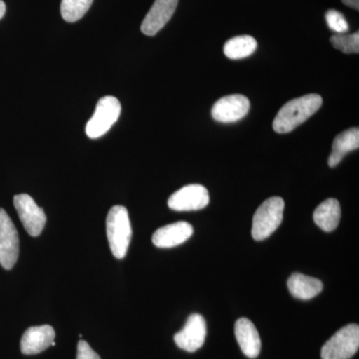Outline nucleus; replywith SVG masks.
<instances>
[{
    "label": "nucleus",
    "instance_id": "nucleus-19",
    "mask_svg": "<svg viewBox=\"0 0 359 359\" xmlns=\"http://www.w3.org/2000/svg\"><path fill=\"white\" fill-rule=\"evenodd\" d=\"M93 0H62L60 11L63 20L67 22H76L89 11Z\"/></svg>",
    "mask_w": 359,
    "mask_h": 359
},
{
    "label": "nucleus",
    "instance_id": "nucleus-14",
    "mask_svg": "<svg viewBox=\"0 0 359 359\" xmlns=\"http://www.w3.org/2000/svg\"><path fill=\"white\" fill-rule=\"evenodd\" d=\"M235 335L238 346L247 358H257L261 353L262 341L254 323L242 318L235 325Z\"/></svg>",
    "mask_w": 359,
    "mask_h": 359
},
{
    "label": "nucleus",
    "instance_id": "nucleus-12",
    "mask_svg": "<svg viewBox=\"0 0 359 359\" xmlns=\"http://www.w3.org/2000/svg\"><path fill=\"white\" fill-rule=\"evenodd\" d=\"M54 339H55V332L50 325L29 327L26 330L21 339V353L25 355L42 353L48 347L55 346Z\"/></svg>",
    "mask_w": 359,
    "mask_h": 359
},
{
    "label": "nucleus",
    "instance_id": "nucleus-5",
    "mask_svg": "<svg viewBox=\"0 0 359 359\" xmlns=\"http://www.w3.org/2000/svg\"><path fill=\"white\" fill-rule=\"evenodd\" d=\"M121 114V104L114 96H105L98 101L95 112L86 125L89 138L97 139L107 133Z\"/></svg>",
    "mask_w": 359,
    "mask_h": 359
},
{
    "label": "nucleus",
    "instance_id": "nucleus-21",
    "mask_svg": "<svg viewBox=\"0 0 359 359\" xmlns=\"http://www.w3.org/2000/svg\"><path fill=\"white\" fill-rule=\"evenodd\" d=\"M325 20H327L328 27L337 34H342V33L348 32V23H347L344 14L339 13V11L330 9L325 13Z\"/></svg>",
    "mask_w": 359,
    "mask_h": 359
},
{
    "label": "nucleus",
    "instance_id": "nucleus-22",
    "mask_svg": "<svg viewBox=\"0 0 359 359\" xmlns=\"http://www.w3.org/2000/svg\"><path fill=\"white\" fill-rule=\"evenodd\" d=\"M76 359H101L100 356L92 349V347L84 340H80L77 346Z\"/></svg>",
    "mask_w": 359,
    "mask_h": 359
},
{
    "label": "nucleus",
    "instance_id": "nucleus-8",
    "mask_svg": "<svg viewBox=\"0 0 359 359\" xmlns=\"http://www.w3.org/2000/svg\"><path fill=\"white\" fill-rule=\"evenodd\" d=\"M210 203L209 192L205 187L192 184L183 187L168 200L170 209L178 212L198 211Z\"/></svg>",
    "mask_w": 359,
    "mask_h": 359
},
{
    "label": "nucleus",
    "instance_id": "nucleus-1",
    "mask_svg": "<svg viewBox=\"0 0 359 359\" xmlns=\"http://www.w3.org/2000/svg\"><path fill=\"white\" fill-rule=\"evenodd\" d=\"M323 105V98L318 94H308L290 100L280 108L273 123L276 133H290L306 122Z\"/></svg>",
    "mask_w": 359,
    "mask_h": 359
},
{
    "label": "nucleus",
    "instance_id": "nucleus-13",
    "mask_svg": "<svg viewBox=\"0 0 359 359\" xmlns=\"http://www.w3.org/2000/svg\"><path fill=\"white\" fill-rule=\"evenodd\" d=\"M193 226L187 222L167 224L163 228L158 229L153 235V244L158 248L168 249L182 245L192 237Z\"/></svg>",
    "mask_w": 359,
    "mask_h": 359
},
{
    "label": "nucleus",
    "instance_id": "nucleus-10",
    "mask_svg": "<svg viewBox=\"0 0 359 359\" xmlns=\"http://www.w3.org/2000/svg\"><path fill=\"white\" fill-rule=\"evenodd\" d=\"M250 100L241 94L224 96L215 103L212 116L216 121L233 123L243 119L249 113Z\"/></svg>",
    "mask_w": 359,
    "mask_h": 359
},
{
    "label": "nucleus",
    "instance_id": "nucleus-6",
    "mask_svg": "<svg viewBox=\"0 0 359 359\" xmlns=\"http://www.w3.org/2000/svg\"><path fill=\"white\" fill-rule=\"evenodd\" d=\"M20 255V238L18 230L7 212L0 208V264L11 269Z\"/></svg>",
    "mask_w": 359,
    "mask_h": 359
},
{
    "label": "nucleus",
    "instance_id": "nucleus-18",
    "mask_svg": "<svg viewBox=\"0 0 359 359\" xmlns=\"http://www.w3.org/2000/svg\"><path fill=\"white\" fill-rule=\"evenodd\" d=\"M257 43L254 37L250 35H241L233 37L226 42L224 46V53L226 57L238 60L249 57L256 51Z\"/></svg>",
    "mask_w": 359,
    "mask_h": 359
},
{
    "label": "nucleus",
    "instance_id": "nucleus-9",
    "mask_svg": "<svg viewBox=\"0 0 359 359\" xmlns=\"http://www.w3.org/2000/svg\"><path fill=\"white\" fill-rule=\"evenodd\" d=\"M205 334V318L201 314L193 313L189 316L183 330L175 334L174 340L180 348L188 353H195L204 346Z\"/></svg>",
    "mask_w": 359,
    "mask_h": 359
},
{
    "label": "nucleus",
    "instance_id": "nucleus-3",
    "mask_svg": "<svg viewBox=\"0 0 359 359\" xmlns=\"http://www.w3.org/2000/svg\"><path fill=\"white\" fill-rule=\"evenodd\" d=\"M285 201L280 197H271L257 208L252 219V236L254 240L268 238L280 226L283 219Z\"/></svg>",
    "mask_w": 359,
    "mask_h": 359
},
{
    "label": "nucleus",
    "instance_id": "nucleus-16",
    "mask_svg": "<svg viewBox=\"0 0 359 359\" xmlns=\"http://www.w3.org/2000/svg\"><path fill=\"white\" fill-rule=\"evenodd\" d=\"M359 147V129L353 127L335 137L332 144V152L328 158V166H337L344 156Z\"/></svg>",
    "mask_w": 359,
    "mask_h": 359
},
{
    "label": "nucleus",
    "instance_id": "nucleus-17",
    "mask_svg": "<svg viewBox=\"0 0 359 359\" xmlns=\"http://www.w3.org/2000/svg\"><path fill=\"white\" fill-rule=\"evenodd\" d=\"M341 209L339 201L330 198L321 203L313 212L314 223L318 224L321 230L327 231H334L339 226Z\"/></svg>",
    "mask_w": 359,
    "mask_h": 359
},
{
    "label": "nucleus",
    "instance_id": "nucleus-7",
    "mask_svg": "<svg viewBox=\"0 0 359 359\" xmlns=\"http://www.w3.org/2000/svg\"><path fill=\"white\" fill-rule=\"evenodd\" d=\"M14 207L21 223L32 237H39L46 224V215L27 194L14 196Z\"/></svg>",
    "mask_w": 359,
    "mask_h": 359
},
{
    "label": "nucleus",
    "instance_id": "nucleus-15",
    "mask_svg": "<svg viewBox=\"0 0 359 359\" xmlns=\"http://www.w3.org/2000/svg\"><path fill=\"white\" fill-rule=\"evenodd\" d=\"M287 287L290 294L297 299L308 301L320 294L323 285L320 280L313 276L294 273L287 280Z\"/></svg>",
    "mask_w": 359,
    "mask_h": 359
},
{
    "label": "nucleus",
    "instance_id": "nucleus-4",
    "mask_svg": "<svg viewBox=\"0 0 359 359\" xmlns=\"http://www.w3.org/2000/svg\"><path fill=\"white\" fill-rule=\"evenodd\" d=\"M359 327L348 325L340 328L321 348V359H351L358 353Z\"/></svg>",
    "mask_w": 359,
    "mask_h": 359
},
{
    "label": "nucleus",
    "instance_id": "nucleus-23",
    "mask_svg": "<svg viewBox=\"0 0 359 359\" xmlns=\"http://www.w3.org/2000/svg\"><path fill=\"white\" fill-rule=\"evenodd\" d=\"M346 6L351 7V8L359 9V0H341Z\"/></svg>",
    "mask_w": 359,
    "mask_h": 359
},
{
    "label": "nucleus",
    "instance_id": "nucleus-24",
    "mask_svg": "<svg viewBox=\"0 0 359 359\" xmlns=\"http://www.w3.org/2000/svg\"><path fill=\"white\" fill-rule=\"evenodd\" d=\"M6 4H4V2L2 1V0H0V20H1L2 18H4V14H6Z\"/></svg>",
    "mask_w": 359,
    "mask_h": 359
},
{
    "label": "nucleus",
    "instance_id": "nucleus-11",
    "mask_svg": "<svg viewBox=\"0 0 359 359\" xmlns=\"http://www.w3.org/2000/svg\"><path fill=\"white\" fill-rule=\"evenodd\" d=\"M179 0H156L144 18L141 32L147 36H154L167 25L178 6Z\"/></svg>",
    "mask_w": 359,
    "mask_h": 359
},
{
    "label": "nucleus",
    "instance_id": "nucleus-20",
    "mask_svg": "<svg viewBox=\"0 0 359 359\" xmlns=\"http://www.w3.org/2000/svg\"><path fill=\"white\" fill-rule=\"evenodd\" d=\"M330 42L335 49L344 52V53H358L359 52V33L353 34H334L330 39Z\"/></svg>",
    "mask_w": 359,
    "mask_h": 359
},
{
    "label": "nucleus",
    "instance_id": "nucleus-2",
    "mask_svg": "<svg viewBox=\"0 0 359 359\" xmlns=\"http://www.w3.org/2000/svg\"><path fill=\"white\" fill-rule=\"evenodd\" d=\"M106 231L113 256L116 259H124L132 238L131 223L126 208L123 205L111 208L106 219Z\"/></svg>",
    "mask_w": 359,
    "mask_h": 359
}]
</instances>
